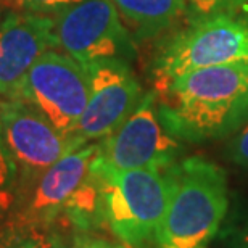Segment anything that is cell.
I'll list each match as a JSON object with an SVG mask.
<instances>
[{"label":"cell","mask_w":248,"mask_h":248,"mask_svg":"<svg viewBox=\"0 0 248 248\" xmlns=\"http://www.w3.org/2000/svg\"><path fill=\"white\" fill-rule=\"evenodd\" d=\"M19 248H46V247H41V245H36V244H28V245L19 247Z\"/></svg>","instance_id":"ac0fdd59"},{"label":"cell","mask_w":248,"mask_h":248,"mask_svg":"<svg viewBox=\"0 0 248 248\" xmlns=\"http://www.w3.org/2000/svg\"><path fill=\"white\" fill-rule=\"evenodd\" d=\"M69 248H126L120 244H113L110 240L100 239L93 235H78Z\"/></svg>","instance_id":"2e32d148"},{"label":"cell","mask_w":248,"mask_h":248,"mask_svg":"<svg viewBox=\"0 0 248 248\" xmlns=\"http://www.w3.org/2000/svg\"><path fill=\"white\" fill-rule=\"evenodd\" d=\"M92 168L100 182L102 217L113 234L134 248L155 242L170 198L165 171L115 170L98 155Z\"/></svg>","instance_id":"3957f363"},{"label":"cell","mask_w":248,"mask_h":248,"mask_svg":"<svg viewBox=\"0 0 248 248\" xmlns=\"http://www.w3.org/2000/svg\"><path fill=\"white\" fill-rule=\"evenodd\" d=\"M58 47L82 64L100 60H129L134 44L113 0H81L58 12Z\"/></svg>","instance_id":"52a82bcc"},{"label":"cell","mask_w":248,"mask_h":248,"mask_svg":"<svg viewBox=\"0 0 248 248\" xmlns=\"http://www.w3.org/2000/svg\"><path fill=\"white\" fill-rule=\"evenodd\" d=\"M155 95L158 116L176 139L226 136L248 118V62L195 69Z\"/></svg>","instance_id":"6da1fadb"},{"label":"cell","mask_w":248,"mask_h":248,"mask_svg":"<svg viewBox=\"0 0 248 248\" xmlns=\"http://www.w3.org/2000/svg\"><path fill=\"white\" fill-rule=\"evenodd\" d=\"M91 97L87 66L68 53L46 52L24 76L18 95L64 134H74Z\"/></svg>","instance_id":"5b68a950"},{"label":"cell","mask_w":248,"mask_h":248,"mask_svg":"<svg viewBox=\"0 0 248 248\" xmlns=\"http://www.w3.org/2000/svg\"><path fill=\"white\" fill-rule=\"evenodd\" d=\"M2 140L13 170L29 181H36L86 142L76 134H64L36 108L15 98H3L0 108Z\"/></svg>","instance_id":"8992f818"},{"label":"cell","mask_w":248,"mask_h":248,"mask_svg":"<svg viewBox=\"0 0 248 248\" xmlns=\"http://www.w3.org/2000/svg\"><path fill=\"white\" fill-rule=\"evenodd\" d=\"M198 248H203V247H198Z\"/></svg>","instance_id":"d6986e66"},{"label":"cell","mask_w":248,"mask_h":248,"mask_svg":"<svg viewBox=\"0 0 248 248\" xmlns=\"http://www.w3.org/2000/svg\"><path fill=\"white\" fill-rule=\"evenodd\" d=\"M57 47L53 18L42 13H10L0 23V97L16 98L37 58Z\"/></svg>","instance_id":"30bf717a"},{"label":"cell","mask_w":248,"mask_h":248,"mask_svg":"<svg viewBox=\"0 0 248 248\" xmlns=\"http://www.w3.org/2000/svg\"><path fill=\"white\" fill-rule=\"evenodd\" d=\"M181 145L163 126L156 95L150 92L132 115L98 143V158L115 170L166 171L179 155Z\"/></svg>","instance_id":"ba28073f"},{"label":"cell","mask_w":248,"mask_h":248,"mask_svg":"<svg viewBox=\"0 0 248 248\" xmlns=\"http://www.w3.org/2000/svg\"><path fill=\"white\" fill-rule=\"evenodd\" d=\"M231 155H232V160L235 163L248 168V126H245L244 131H242L239 136L235 137V140L232 142Z\"/></svg>","instance_id":"9a60e30c"},{"label":"cell","mask_w":248,"mask_h":248,"mask_svg":"<svg viewBox=\"0 0 248 248\" xmlns=\"http://www.w3.org/2000/svg\"><path fill=\"white\" fill-rule=\"evenodd\" d=\"M97 152L98 143L82 145L48 168L34 186L26 210L28 219L46 222L63 215L69 200L87 181Z\"/></svg>","instance_id":"8fae6325"},{"label":"cell","mask_w":248,"mask_h":248,"mask_svg":"<svg viewBox=\"0 0 248 248\" xmlns=\"http://www.w3.org/2000/svg\"><path fill=\"white\" fill-rule=\"evenodd\" d=\"M165 176L170 198L155 244L158 248L203 247L215 237L226 216V172L205 158L193 156L176 161Z\"/></svg>","instance_id":"7a4b0ae2"},{"label":"cell","mask_w":248,"mask_h":248,"mask_svg":"<svg viewBox=\"0 0 248 248\" xmlns=\"http://www.w3.org/2000/svg\"><path fill=\"white\" fill-rule=\"evenodd\" d=\"M248 62V18L216 13L197 18L165 47L155 63L156 92L182 74Z\"/></svg>","instance_id":"277c9868"},{"label":"cell","mask_w":248,"mask_h":248,"mask_svg":"<svg viewBox=\"0 0 248 248\" xmlns=\"http://www.w3.org/2000/svg\"><path fill=\"white\" fill-rule=\"evenodd\" d=\"M2 100L3 97H0V108H2ZM13 170V165L8 158V153L5 150L3 140H2V129H0V184H3L8 179L10 172Z\"/></svg>","instance_id":"e0dca14e"},{"label":"cell","mask_w":248,"mask_h":248,"mask_svg":"<svg viewBox=\"0 0 248 248\" xmlns=\"http://www.w3.org/2000/svg\"><path fill=\"white\" fill-rule=\"evenodd\" d=\"M193 18H203L216 13H237L248 8V0H187Z\"/></svg>","instance_id":"4fadbf2b"},{"label":"cell","mask_w":248,"mask_h":248,"mask_svg":"<svg viewBox=\"0 0 248 248\" xmlns=\"http://www.w3.org/2000/svg\"><path fill=\"white\" fill-rule=\"evenodd\" d=\"M86 66L91 97L74 134L87 143L116 131L139 107L143 93L126 60H100Z\"/></svg>","instance_id":"9c48e42d"},{"label":"cell","mask_w":248,"mask_h":248,"mask_svg":"<svg viewBox=\"0 0 248 248\" xmlns=\"http://www.w3.org/2000/svg\"><path fill=\"white\" fill-rule=\"evenodd\" d=\"M120 15L143 32H158L186 10L187 0H113Z\"/></svg>","instance_id":"7c38bea8"},{"label":"cell","mask_w":248,"mask_h":248,"mask_svg":"<svg viewBox=\"0 0 248 248\" xmlns=\"http://www.w3.org/2000/svg\"><path fill=\"white\" fill-rule=\"evenodd\" d=\"M16 2L29 10H34V12H46V10L60 12V10L81 2V0H16Z\"/></svg>","instance_id":"5bb4252c"}]
</instances>
